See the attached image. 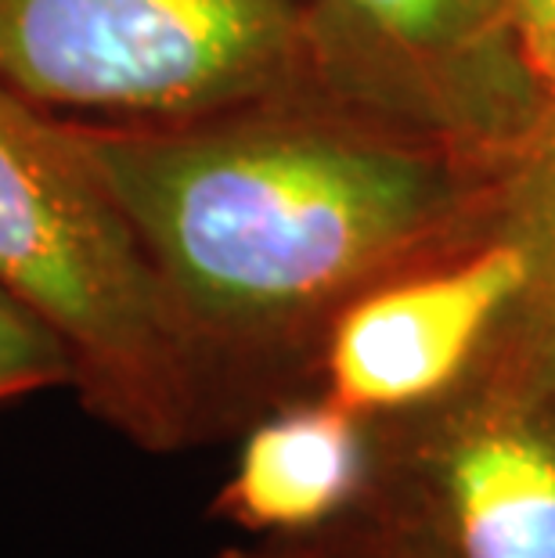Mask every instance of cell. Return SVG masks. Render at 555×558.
Instances as JSON below:
<instances>
[{
  "label": "cell",
  "mask_w": 555,
  "mask_h": 558,
  "mask_svg": "<svg viewBox=\"0 0 555 558\" xmlns=\"http://www.w3.org/2000/svg\"><path fill=\"white\" fill-rule=\"evenodd\" d=\"M76 383L65 342L0 284V408Z\"/></svg>",
  "instance_id": "9c48e42d"
},
{
  "label": "cell",
  "mask_w": 555,
  "mask_h": 558,
  "mask_svg": "<svg viewBox=\"0 0 555 558\" xmlns=\"http://www.w3.org/2000/svg\"><path fill=\"white\" fill-rule=\"evenodd\" d=\"M397 469L458 558H555V347L505 317L455 389L397 414Z\"/></svg>",
  "instance_id": "5b68a950"
},
{
  "label": "cell",
  "mask_w": 555,
  "mask_h": 558,
  "mask_svg": "<svg viewBox=\"0 0 555 558\" xmlns=\"http://www.w3.org/2000/svg\"><path fill=\"white\" fill-rule=\"evenodd\" d=\"M317 90L505 162L555 105L530 73L509 0H300Z\"/></svg>",
  "instance_id": "277c9868"
},
{
  "label": "cell",
  "mask_w": 555,
  "mask_h": 558,
  "mask_svg": "<svg viewBox=\"0 0 555 558\" xmlns=\"http://www.w3.org/2000/svg\"><path fill=\"white\" fill-rule=\"evenodd\" d=\"M0 87L98 123L317 90L300 0H0Z\"/></svg>",
  "instance_id": "3957f363"
},
{
  "label": "cell",
  "mask_w": 555,
  "mask_h": 558,
  "mask_svg": "<svg viewBox=\"0 0 555 558\" xmlns=\"http://www.w3.org/2000/svg\"><path fill=\"white\" fill-rule=\"evenodd\" d=\"M220 558H336L333 548H325V544L311 541V533H303V537H270L264 548H253V551H228Z\"/></svg>",
  "instance_id": "8fae6325"
},
{
  "label": "cell",
  "mask_w": 555,
  "mask_h": 558,
  "mask_svg": "<svg viewBox=\"0 0 555 558\" xmlns=\"http://www.w3.org/2000/svg\"><path fill=\"white\" fill-rule=\"evenodd\" d=\"M0 284L76 364L73 389L130 444L167 454L224 422L167 284L65 116L0 87Z\"/></svg>",
  "instance_id": "7a4b0ae2"
},
{
  "label": "cell",
  "mask_w": 555,
  "mask_h": 558,
  "mask_svg": "<svg viewBox=\"0 0 555 558\" xmlns=\"http://www.w3.org/2000/svg\"><path fill=\"white\" fill-rule=\"evenodd\" d=\"M509 11L530 73L555 105V0H509Z\"/></svg>",
  "instance_id": "30bf717a"
},
{
  "label": "cell",
  "mask_w": 555,
  "mask_h": 558,
  "mask_svg": "<svg viewBox=\"0 0 555 558\" xmlns=\"http://www.w3.org/2000/svg\"><path fill=\"white\" fill-rule=\"evenodd\" d=\"M494 234L527 259V289L512 317L555 347V109L505 162H498Z\"/></svg>",
  "instance_id": "ba28073f"
},
{
  "label": "cell",
  "mask_w": 555,
  "mask_h": 558,
  "mask_svg": "<svg viewBox=\"0 0 555 558\" xmlns=\"http://www.w3.org/2000/svg\"><path fill=\"white\" fill-rule=\"evenodd\" d=\"M369 425L325 393L286 403L245 433L214 512L267 537L317 533L369 483Z\"/></svg>",
  "instance_id": "52a82bcc"
},
{
  "label": "cell",
  "mask_w": 555,
  "mask_h": 558,
  "mask_svg": "<svg viewBox=\"0 0 555 558\" xmlns=\"http://www.w3.org/2000/svg\"><path fill=\"white\" fill-rule=\"evenodd\" d=\"M69 126L145 239L224 418L242 389L317 364L353 295L494 234L498 166L322 90Z\"/></svg>",
  "instance_id": "6da1fadb"
},
{
  "label": "cell",
  "mask_w": 555,
  "mask_h": 558,
  "mask_svg": "<svg viewBox=\"0 0 555 558\" xmlns=\"http://www.w3.org/2000/svg\"><path fill=\"white\" fill-rule=\"evenodd\" d=\"M527 289V259L502 234L353 295L317 367L325 397L361 418H397L455 389Z\"/></svg>",
  "instance_id": "8992f818"
},
{
  "label": "cell",
  "mask_w": 555,
  "mask_h": 558,
  "mask_svg": "<svg viewBox=\"0 0 555 558\" xmlns=\"http://www.w3.org/2000/svg\"><path fill=\"white\" fill-rule=\"evenodd\" d=\"M397 558H433V555H426V548H415V544H411V548H405Z\"/></svg>",
  "instance_id": "7c38bea8"
}]
</instances>
